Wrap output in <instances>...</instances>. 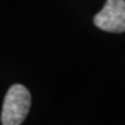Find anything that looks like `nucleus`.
<instances>
[{
	"mask_svg": "<svg viewBox=\"0 0 125 125\" xmlns=\"http://www.w3.org/2000/svg\"><path fill=\"white\" fill-rule=\"evenodd\" d=\"M31 97L28 89L22 85H13L8 89L2 104L1 124L19 125L27 117Z\"/></svg>",
	"mask_w": 125,
	"mask_h": 125,
	"instance_id": "1",
	"label": "nucleus"
},
{
	"mask_svg": "<svg viewBox=\"0 0 125 125\" xmlns=\"http://www.w3.org/2000/svg\"><path fill=\"white\" fill-rule=\"evenodd\" d=\"M94 24L109 32L125 31V1L107 0L101 12L95 15Z\"/></svg>",
	"mask_w": 125,
	"mask_h": 125,
	"instance_id": "2",
	"label": "nucleus"
}]
</instances>
